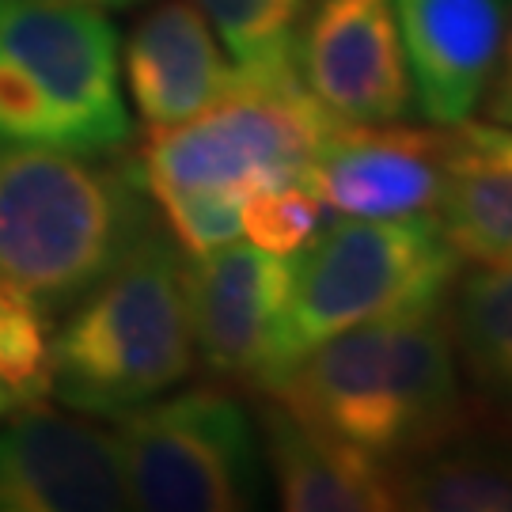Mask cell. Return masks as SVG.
I'll return each instance as SVG.
<instances>
[{"label": "cell", "mask_w": 512, "mask_h": 512, "mask_svg": "<svg viewBox=\"0 0 512 512\" xmlns=\"http://www.w3.org/2000/svg\"><path fill=\"white\" fill-rule=\"evenodd\" d=\"M262 395L391 471L471 425L444 300L334 334Z\"/></svg>", "instance_id": "obj_1"}, {"label": "cell", "mask_w": 512, "mask_h": 512, "mask_svg": "<svg viewBox=\"0 0 512 512\" xmlns=\"http://www.w3.org/2000/svg\"><path fill=\"white\" fill-rule=\"evenodd\" d=\"M156 224L137 160L0 145V285L42 323L73 308Z\"/></svg>", "instance_id": "obj_2"}, {"label": "cell", "mask_w": 512, "mask_h": 512, "mask_svg": "<svg viewBox=\"0 0 512 512\" xmlns=\"http://www.w3.org/2000/svg\"><path fill=\"white\" fill-rule=\"evenodd\" d=\"M194 368L183 247L156 224L76 300L46 342V391L76 414L114 418L179 387Z\"/></svg>", "instance_id": "obj_3"}, {"label": "cell", "mask_w": 512, "mask_h": 512, "mask_svg": "<svg viewBox=\"0 0 512 512\" xmlns=\"http://www.w3.org/2000/svg\"><path fill=\"white\" fill-rule=\"evenodd\" d=\"M118 27L80 0H0V141L114 156L129 141Z\"/></svg>", "instance_id": "obj_4"}, {"label": "cell", "mask_w": 512, "mask_h": 512, "mask_svg": "<svg viewBox=\"0 0 512 512\" xmlns=\"http://www.w3.org/2000/svg\"><path fill=\"white\" fill-rule=\"evenodd\" d=\"M459 270L463 258L444 239L433 213L349 217L334 228H319L308 247L293 255L274 384L308 349L342 330L440 304Z\"/></svg>", "instance_id": "obj_5"}, {"label": "cell", "mask_w": 512, "mask_h": 512, "mask_svg": "<svg viewBox=\"0 0 512 512\" xmlns=\"http://www.w3.org/2000/svg\"><path fill=\"white\" fill-rule=\"evenodd\" d=\"M296 73L251 80L179 126L148 129L137 156L152 202L171 194H224L247 202L255 190L308 179L315 152L334 133Z\"/></svg>", "instance_id": "obj_6"}, {"label": "cell", "mask_w": 512, "mask_h": 512, "mask_svg": "<svg viewBox=\"0 0 512 512\" xmlns=\"http://www.w3.org/2000/svg\"><path fill=\"white\" fill-rule=\"evenodd\" d=\"M129 509L239 512L262 497V448L236 395L194 387L114 414Z\"/></svg>", "instance_id": "obj_7"}, {"label": "cell", "mask_w": 512, "mask_h": 512, "mask_svg": "<svg viewBox=\"0 0 512 512\" xmlns=\"http://www.w3.org/2000/svg\"><path fill=\"white\" fill-rule=\"evenodd\" d=\"M293 69L342 126L399 122L414 99L391 0H308L293 35Z\"/></svg>", "instance_id": "obj_8"}, {"label": "cell", "mask_w": 512, "mask_h": 512, "mask_svg": "<svg viewBox=\"0 0 512 512\" xmlns=\"http://www.w3.org/2000/svg\"><path fill=\"white\" fill-rule=\"evenodd\" d=\"M289 281L293 255H270L239 239L186 262L194 357L217 380L270 391Z\"/></svg>", "instance_id": "obj_9"}, {"label": "cell", "mask_w": 512, "mask_h": 512, "mask_svg": "<svg viewBox=\"0 0 512 512\" xmlns=\"http://www.w3.org/2000/svg\"><path fill=\"white\" fill-rule=\"evenodd\" d=\"M129 509L114 429L19 399L0 418V512Z\"/></svg>", "instance_id": "obj_10"}, {"label": "cell", "mask_w": 512, "mask_h": 512, "mask_svg": "<svg viewBox=\"0 0 512 512\" xmlns=\"http://www.w3.org/2000/svg\"><path fill=\"white\" fill-rule=\"evenodd\" d=\"M304 183L323 209L342 217H418L433 213L444 183V126L410 129L334 126L315 152Z\"/></svg>", "instance_id": "obj_11"}, {"label": "cell", "mask_w": 512, "mask_h": 512, "mask_svg": "<svg viewBox=\"0 0 512 512\" xmlns=\"http://www.w3.org/2000/svg\"><path fill=\"white\" fill-rule=\"evenodd\" d=\"M418 107L437 126L471 118L505 42L501 0H391Z\"/></svg>", "instance_id": "obj_12"}, {"label": "cell", "mask_w": 512, "mask_h": 512, "mask_svg": "<svg viewBox=\"0 0 512 512\" xmlns=\"http://www.w3.org/2000/svg\"><path fill=\"white\" fill-rule=\"evenodd\" d=\"M126 80L141 122L167 129L224 99L239 73L194 0H164L129 35Z\"/></svg>", "instance_id": "obj_13"}, {"label": "cell", "mask_w": 512, "mask_h": 512, "mask_svg": "<svg viewBox=\"0 0 512 512\" xmlns=\"http://www.w3.org/2000/svg\"><path fill=\"white\" fill-rule=\"evenodd\" d=\"M262 444L274 471L277 501L289 512H387L395 509L391 467L330 437L289 414L266 395L262 406Z\"/></svg>", "instance_id": "obj_14"}, {"label": "cell", "mask_w": 512, "mask_h": 512, "mask_svg": "<svg viewBox=\"0 0 512 512\" xmlns=\"http://www.w3.org/2000/svg\"><path fill=\"white\" fill-rule=\"evenodd\" d=\"M437 217L463 262L512 266V126H444V183Z\"/></svg>", "instance_id": "obj_15"}, {"label": "cell", "mask_w": 512, "mask_h": 512, "mask_svg": "<svg viewBox=\"0 0 512 512\" xmlns=\"http://www.w3.org/2000/svg\"><path fill=\"white\" fill-rule=\"evenodd\" d=\"M471 418L512 440V266L475 262L459 270L444 296Z\"/></svg>", "instance_id": "obj_16"}, {"label": "cell", "mask_w": 512, "mask_h": 512, "mask_svg": "<svg viewBox=\"0 0 512 512\" xmlns=\"http://www.w3.org/2000/svg\"><path fill=\"white\" fill-rule=\"evenodd\" d=\"M395 475V509L418 512H512V440L475 418L433 452Z\"/></svg>", "instance_id": "obj_17"}, {"label": "cell", "mask_w": 512, "mask_h": 512, "mask_svg": "<svg viewBox=\"0 0 512 512\" xmlns=\"http://www.w3.org/2000/svg\"><path fill=\"white\" fill-rule=\"evenodd\" d=\"M239 76L266 80L293 69V35L308 0H194Z\"/></svg>", "instance_id": "obj_18"}, {"label": "cell", "mask_w": 512, "mask_h": 512, "mask_svg": "<svg viewBox=\"0 0 512 512\" xmlns=\"http://www.w3.org/2000/svg\"><path fill=\"white\" fill-rule=\"evenodd\" d=\"M323 228V202L304 179L255 190L243 202V232L270 255H300Z\"/></svg>", "instance_id": "obj_19"}, {"label": "cell", "mask_w": 512, "mask_h": 512, "mask_svg": "<svg viewBox=\"0 0 512 512\" xmlns=\"http://www.w3.org/2000/svg\"><path fill=\"white\" fill-rule=\"evenodd\" d=\"M0 380L19 395L46 391V323L0 285Z\"/></svg>", "instance_id": "obj_20"}, {"label": "cell", "mask_w": 512, "mask_h": 512, "mask_svg": "<svg viewBox=\"0 0 512 512\" xmlns=\"http://www.w3.org/2000/svg\"><path fill=\"white\" fill-rule=\"evenodd\" d=\"M486 114L490 122H501V126H512V35L501 42V54H497L494 76L486 84Z\"/></svg>", "instance_id": "obj_21"}, {"label": "cell", "mask_w": 512, "mask_h": 512, "mask_svg": "<svg viewBox=\"0 0 512 512\" xmlns=\"http://www.w3.org/2000/svg\"><path fill=\"white\" fill-rule=\"evenodd\" d=\"M19 399H31V395H19L16 387L4 384V380H0V418H4V414H8V410H12V406L19 403Z\"/></svg>", "instance_id": "obj_22"}, {"label": "cell", "mask_w": 512, "mask_h": 512, "mask_svg": "<svg viewBox=\"0 0 512 512\" xmlns=\"http://www.w3.org/2000/svg\"><path fill=\"white\" fill-rule=\"evenodd\" d=\"M80 4H95V8H133L141 0H80Z\"/></svg>", "instance_id": "obj_23"}]
</instances>
